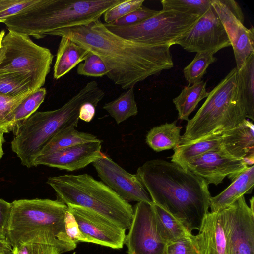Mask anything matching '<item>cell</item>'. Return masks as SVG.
Returning <instances> with one entry per match:
<instances>
[{"label":"cell","mask_w":254,"mask_h":254,"mask_svg":"<svg viewBox=\"0 0 254 254\" xmlns=\"http://www.w3.org/2000/svg\"><path fill=\"white\" fill-rule=\"evenodd\" d=\"M181 128L176 121L155 126L148 132L146 142L156 152L174 149L180 144Z\"/></svg>","instance_id":"cell-24"},{"label":"cell","mask_w":254,"mask_h":254,"mask_svg":"<svg viewBox=\"0 0 254 254\" xmlns=\"http://www.w3.org/2000/svg\"><path fill=\"white\" fill-rule=\"evenodd\" d=\"M5 31L3 30L0 32V49L2 48V42L5 36Z\"/></svg>","instance_id":"cell-45"},{"label":"cell","mask_w":254,"mask_h":254,"mask_svg":"<svg viewBox=\"0 0 254 254\" xmlns=\"http://www.w3.org/2000/svg\"><path fill=\"white\" fill-rule=\"evenodd\" d=\"M0 239L5 240L6 239V235L0 230Z\"/></svg>","instance_id":"cell-46"},{"label":"cell","mask_w":254,"mask_h":254,"mask_svg":"<svg viewBox=\"0 0 254 254\" xmlns=\"http://www.w3.org/2000/svg\"><path fill=\"white\" fill-rule=\"evenodd\" d=\"M64 225L66 234L71 241L76 243L79 242L89 243L88 239L80 231L74 216L68 209L65 216Z\"/></svg>","instance_id":"cell-40"},{"label":"cell","mask_w":254,"mask_h":254,"mask_svg":"<svg viewBox=\"0 0 254 254\" xmlns=\"http://www.w3.org/2000/svg\"><path fill=\"white\" fill-rule=\"evenodd\" d=\"M221 149L236 158L243 159L248 166L254 165V125L245 119L235 127L221 134Z\"/></svg>","instance_id":"cell-19"},{"label":"cell","mask_w":254,"mask_h":254,"mask_svg":"<svg viewBox=\"0 0 254 254\" xmlns=\"http://www.w3.org/2000/svg\"><path fill=\"white\" fill-rule=\"evenodd\" d=\"M221 134H215L174 148L171 162L185 169L186 165L209 151L221 149Z\"/></svg>","instance_id":"cell-23"},{"label":"cell","mask_w":254,"mask_h":254,"mask_svg":"<svg viewBox=\"0 0 254 254\" xmlns=\"http://www.w3.org/2000/svg\"><path fill=\"white\" fill-rule=\"evenodd\" d=\"M135 175L154 204L177 218L190 232L200 229L211 197L205 180L162 159L147 161Z\"/></svg>","instance_id":"cell-2"},{"label":"cell","mask_w":254,"mask_h":254,"mask_svg":"<svg viewBox=\"0 0 254 254\" xmlns=\"http://www.w3.org/2000/svg\"><path fill=\"white\" fill-rule=\"evenodd\" d=\"M50 36L68 38L98 56L109 70L107 76L123 90L134 88L174 66L171 46L147 45L125 39L110 31L100 19L58 29Z\"/></svg>","instance_id":"cell-1"},{"label":"cell","mask_w":254,"mask_h":254,"mask_svg":"<svg viewBox=\"0 0 254 254\" xmlns=\"http://www.w3.org/2000/svg\"><path fill=\"white\" fill-rule=\"evenodd\" d=\"M153 207L158 231L168 245L193 235L173 215L154 203Z\"/></svg>","instance_id":"cell-25"},{"label":"cell","mask_w":254,"mask_h":254,"mask_svg":"<svg viewBox=\"0 0 254 254\" xmlns=\"http://www.w3.org/2000/svg\"><path fill=\"white\" fill-rule=\"evenodd\" d=\"M11 211V203L0 198V230L5 235Z\"/></svg>","instance_id":"cell-41"},{"label":"cell","mask_w":254,"mask_h":254,"mask_svg":"<svg viewBox=\"0 0 254 254\" xmlns=\"http://www.w3.org/2000/svg\"><path fill=\"white\" fill-rule=\"evenodd\" d=\"M153 204L138 202L133 208L125 241L128 254H167L168 244L158 231Z\"/></svg>","instance_id":"cell-10"},{"label":"cell","mask_w":254,"mask_h":254,"mask_svg":"<svg viewBox=\"0 0 254 254\" xmlns=\"http://www.w3.org/2000/svg\"><path fill=\"white\" fill-rule=\"evenodd\" d=\"M194 239L199 254H228L225 208L209 212Z\"/></svg>","instance_id":"cell-18"},{"label":"cell","mask_w":254,"mask_h":254,"mask_svg":"<svg viewBox=\"0 0 254 254\" xmlns=\"http://www.w3.org/2000/svg\"><path fill=\"white\" fill-rule=\"evenodd\" d=\"M175 44L189 52H211L231 46L225 28L212 5Z\"/></svg>","instance_id":"cell-12"},{"label":"cell","mask_w":254,"mask_h":254,"mask_svg":"<svg viewBox=\"0 0 254 254\" xmlns=\"http://www.w3.org/2000/svg\"><path fill=\"white\" fill-rule=\"evenodd\" d=\"M200 16L161 10L155 15L135 25L116 26L104 24L112 32L135 42L172 46L194 25Z\"/></svg>","instance_id":"cell-9"},{"label":"cell","mask_w":254,"mask_h":254,"mask_svg":"<svg viewBox=\"0 0 254 254\" xmlns=\"http://www.w3.org/2000/svg\"><path fill=\"white\" fill-rule=\"evenodd\" d=\"M12 249L11 245L7 239H0V254L11 251Z\"/></svg>","instance_id":"cell-43"},{"label":"cell","mask_w":254,"mask_h":254,"mask_svg":"<svg viewBox=\"0 0 254 254\" xmlns=\"http://www.w3.org/2000/svg\"><path fill=\"white\" fill-rule=\"evenodd\" d=\"M248 167L243 159L233 157L220 149L202 155L188 163L185 169L203 178L208 185H217L227 176L233 181Z\"/></svg>","instance_id":"cell-16"},{"label":"cell","mask_w":254,"mask_h":254,"mask_svg":"<svg viewBox=\"0 0 254 254\" xmlns=\"http://www.w3.org/2000/svg\"><path fill=\"white\" fill-rule=\"evenodd\" d=\"M103 109L114 119L117 124L138 114L134 88L127 89L115 99L104 105Z\"/></svg>","instance_id":"cell-28"},{"label":"cell","mask_w":254,"mask_h":254,"mask_svg":"<svg viewBox=\"0 0 254 254\" xmlns=\"http://www.w3.org/2000/svg\"><path fill=\"white\" fill-rule=\"evenodd\" d=\"M14 254H61L56 247L46 244L26 243L19 244L13 248Z\"/></svg>","instance_id":"cell-38"},{"label":"cell","mask_w":254,"mask_h":254,"mask_svg":"<svg viewBox=\"0 0 254 254\" xmlns=\"http://www.w3.org/2000/svg\"><path fill=\"white\" fill-rule=\"evenodd\" d=\"M228 36L233 48L236 68L239 70L248 58L254 53V28L244 25V16L238 3L234 0H211Z\"/></svg>","instance_id":"cell-11"},{"label":"cell","mask_w":254,"mask_h":254,"mask_svg":"<svg viewBox=\"0 0 254 254\" xmlns=\"http://www.w3.org/2000/svg\"><path fill=\"white\" fill-rule=\"evenodd\" d=\"M89 51L71 40L61 37L53 68V77L58 80L83 62Z\"/></svg>","instance_id":"cell-21"},{"label":"cell","mask_w":254,"mask_h":254,"mask_svg":"<svg viewBox=\"0 0 254 254\" xmlns=\"http://www.w3.org/2000/svg\"><path fill=\"white\" fill-rule=\"evenodd\" d=\"M53 58L50 49L37 45L29 36L8 30L0 49V72L29 73L35 91L45 84Z\"/></svg>","instance_id":"cell-8"},{"label":"cell","mask_w":254,"mask_h":254,"mask_svg":"<svg viewBox=\"0 0 254 254\" xmlns=\"http://www.w3.org/2000/svg\"><path fill=\"white\" fill-rule=\"evenodd\" d=\"M1 254H14V253H13V249H12L11 251H8L7 252H5L4 253Z\"/></svg>","instance_id":"cell-47"},{"label":"cell","mask_w":254,"mask_h":254,"mask_svg":"<svg viewBox=\"0 0 254 254\" xmlns=\"http://www.w3.org/2000/svg\"><path fill=\"white\" fill-rule=\"evenodd\" d=\"M92 164L101 181L124 200L153 203L136 175L128 173L110 157L102 154Z\"/></svg>","instance_id":"cell-15"},{"label":"cell","mask_w":254,"mask_h":254,"mask_svg":"<svg viewBox=\"0 0 254 254\" xmlns=\"http://www.w3.org/2000/svg\"><path fill=\"white\" fill-rule=\"evenodd\" d=\"M46 183L56 192L57 199L66 205L88 208L122 228H130L134 214L132 205L102 181L83 174L50 177Z\"/></svg>","instance_id":"cell-6"},{"label":"cell","mask_w":254,"mask_h":254,"mask_svg":"<svg viewBox=\"0 0 254 254\" xmlns=\"http://www.w3.org/2000/svg\"><path fill=\"white\" fill-rule=\"evenodd\" d=\"M162 10L201 16L211 6V0H162Z\"/></svg>","instance_id":"cell-32"},{"label":"cell","mask_w":254,"mask_h":254,"mask_svg":"<svg viewBox=\"0 0 254 254\" xmlns=\"http://www.w3.org/2000/svg\"><path fill=\"white\" fill-rule=\"evenodd\" d=\"M254 185V165L242 171L220 193L210 198L211 212L226 208L245 194L251 193Z\"/></svg>","instance_id":"cell-20"},{"label":"cell","mask_w":254,"mask_h":254,"mask_svg":"<svg viewBox=\"0 0 254 254\" xmlns=\"http://www.w3.org/2000/svg\"><path fill=\"white\" fill-rule=\"evenodd\" d=\"M144 0H123L107 10L103 14L106 24H110L123 18L143 6Z\"/></svg>","instance_id":"cell-35"},{"label":"cell","mask_w":254,"mask_h":254,"mask_svg":"<svg viewBox=\"0 0 254 254\" xmlns=\"http://www.w3.org/2000/svg\"><path fill=\"white\" fill-rule=\"evenodd\" d=\"M237 73L234 67L209 92L194 117L188 121L180 145L221 134L246 119L236 92Z\"/></svg>","instance_id":"cell-7"},{"label":"cell","mask_w":254,"mask_h":254,"mask_svg":"<svg viewBox=\"0 0 254 254\" xmlns=\"http://www.w3.org/2000/svg\"><path fill=\"white\" fill-rule=\"evenodd\" d=\"M122 0H38L3 23L8 30L39 39L58 29L100 20L107 10Z\"/></svg>","instance_id":"cell-5"},{"label":"cell","mask_w":254,"mask_h":254,"mask_svg":"<svg viewBox=\"0 0 254 254\" xmlns=\"http://www.w3.org/2000/svg\"><path fill=\"white\" fill-rule=\"evenodd\" d=\"M4 132L0 129V160L3 155V150L2 148L3 143L4 141L3 137Z\"/></svg>","instance_id":"cell-44"},{"label":"cell","mask_w":254,"mask_h":254,"mask_svg":"<svg viewBox=\"0 0 254 254\" xmlns=\"http://www.w3.org/2000/svg\"><path fill=\"white\" fill-rule=\"evenodd\" d=\"M32 92H28L16 96L0 94V129L4 133L12 131L11 122L15 110Z\"/></svg>","instance_id":"cell-33"},{"label":"cell","mask_w":254,"mask_h":254,"mask_svg":"<svg viewBox=\"0 0 254 254\" xmlns=\"http://www.w3.org/2000/svg\"><path fill=\"white\" fill-rule=\"evenodd\" d=\"M102 141L99 139L57 150L51 154L38 156L34 166L43 165L73 171L83 169L92 163L102 154Z\"/></svg>","instance_id":"cell-17"},{"label":"cell","mask_w":254,"mask_h":254,"mask_svg":"<svg viewBox=\"0 0 254 254\" xmlns=\"http://www.w3.org/2000/svg\"><path fill=\"white\" fill-rule=\"evenodd\" d=\"M6 227V239L12 248L38 243L57 247L62 254L74 250L76 243L66 234L64 218L68 206L58 200L36 198L14 200Z\"/></svg>","instance_id":"cell-4"},{"label":"cell","mask_w":254,"mask_h":254,"mask_svg":"<svg viewBox=\"0 0 254 254\" xmlns=\"http://www.w3.org/2000/svg\"><path fill=\"white\" fill-rule=\"evenodd\" d=\"M96 106L90 102L83 104L79 111V118L86 122H90L95 114Z\"/></svg>","instance_id":"cell-42"},{"label":"cell","mask_w":254,"mask_h":254,"mask_svg":"<svg viewBox=\"0 0 254 254\" xmlns=\"http://www.w3.org/2000/svg\"><path fill=\"white\" fill-rule=\"evenodd\" d=\"M225 209L228 254H254V209L244 196Z\"/></svg>","instance_id":"cell-14"},{"label":"cell","mask_w":254,"mask_h":254,"mask_svg":"<svg viewBox=\"0 0 254 254\" xmlns=\"http://www.w3.org/2000/svg\"><path fill=\"white\" fill-rule=\"evenodd\" d=\"M78 75L101 77L108 74L109 70L102 60L97 55L89 52L84 60L76 69Z\"/></svg>","instance_id":"cell-34"},{"label":"cell","mask_w":254,"mask_h":254,"mask_svg":"<svg viewBox=\"0 0 254 254\" xmlns=\"http://www.w3.org/2000/svg\"><path fill=\"white\" fill-rule=\"evenodd\" d=\"M211 52H197L193 60L183 69V73L189 85L199 82L206 73L209 65L217 59Z\"/></svg>","instance_id":"cell-31"},{"label":"cell","mask_w":254,"mask_h":254,"mask_svg":"<svg viewBox=\"0 0 254 254\" xmlns=\"http://www.w3.org/2000/svg\"><path fill=\"white\" fill-rule=\"evenodd\" d=\"M67 205L89 243L114 249L123 247L126 229L91 209L72 204Z\"/></svg>","instance_id":"cell-13"},{"label":"cell","mask_w":254,"mask_h":254,"mask_svg":"<svg viewBox=\"0 0 254 254\" xmlns=\"http://www.w3.org/2000/svg\"><path fill=\"white\" fill-rule=\"evenodd\" d=\"M46 94V89L41 87L31 92L20 103L15 110L12 116V131L17 126L36 112L44 101Z\"/></svg>","instance_id":"cell-30"},{"label":"cell","mask_w":254,"mask_h":254,"mask_svg":"<svg viewBox=\"0 0 254 254\" xmlns=\"http://www.w3.org/2000/svg\"><path fill=\"white\" fill-rule=\"evenodd\" d=\"M236 92L246 118L254 120V53L237 70Z\"/></svg>","instance_id":"cell-22"},{"label":"cell","mask_w":254,"mask_h":254,"mask_svg":"<svg viewBox=\"0 0 254 254\" xmlns=\"http://www.w3.org/2000/svg\"><path fill=\"white\" fill-rule=\"evenodd\" d=\"M76 127L75 126H70L56 134L44 146L38 156L46 155L63 148L99 140L92 134L78 131L75 129Z\"/></svg>","instance_id":"cell-26"},{"label":"cell","mask_w":254,"mask_h":254,"mask_svg":"<svg viewBox=\"0 0 254 254\" xmlns=\"http://www.w3.org/2000/svg\"><path fill=\"white\" fill-rule=\"evenodd\" d=\"M38 0H0V22L15 15L37 2Z\"/></svg>","instance_id":"cell-36"},{"label":"cell","mask_w":254,"mask_h":254,"mask_svg":"<svg viewBox=\"0 0 254 254\" xmlns=\"http://www.w3.org/2000/svg\"><path fill=\"white\" fill-rule=\"evenodd\" d=\"M159 11L142 6L110 24L116 26H127L140 23L158 14Z\"/></svg>","instance_id":"cell-37"},{"label":"cell","mask_w":254,"mask_h":254,"mask_svg":"<svg viewBox=\"0 0 254 254\" xmlns=\"http://www.w3.org/2000/svg\"><path fill=\"white\" fill-rule=\"evenodd\" d=\"M34 91L29 73L23 72H0V94L16 96Z\"/></svg>","instance_id":"cell-29"},{"label":"cell","mask_w":254,"mask_h":254,"mask_svg":"<svg viewBox=\"0 0 254 254\" xmlns=\"http://www.w3.org/2000/svg\"><path fill=\"white\" fill-rule=\"evenodd\" d=\"M105 95L96 81L88 82L60 108L36 112L16 127L13 131L12 150L28 168L34 161L46 144L61 130L77 126L81 106L90 102L96 106Z\"/></svg>","instance_id":"cell-3"},{"label":"cell","mask_w":254,"mask_h":254,"mask_svg":"<svg viewBox=\"0 0 254 254\" xmlns=\"http://www.w3.org/2000/svg\"><path fill=\"white\" fill-rule=\"evenodd\" d=\"M167 254H199L194 235L168 245Z\"/></svg>","instance_id":"cell-39"},{"label":"cell","mask_w":254,"mask_h":254,"mask_svg":"<svg viewBox=\"0 0 254 254\" xmlns=\"http://www.w3.org/2000/svg\"><path fill=\"white\" fill-rule=\"evenodd\" d=\"M209 92L206 90V82H199L185 87L180 94L173 99L178 118L188 121L190 115L195 110L202 99L207 98Z\"/></svg>","instance_id":"cell-27"}]
</instances>
